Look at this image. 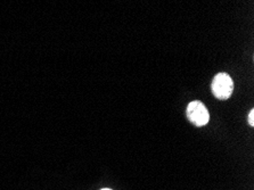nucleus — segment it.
<instances>
[{"instance_id": "1", "label": "nucleus", "mask_w": 254, "mask_h": 190, "mask_svg": "<svg viewBox=\"0 0 254 190\" xmlns=\"http://www.w3.org/2000/svg\"><path fill=\"white\" fill-rule=\"evenodd\" d=\"M211 90L213 96L219 100L229 99L234 91V81L232 76L225 72L218 73L211 83Z\"/></svg>"}, {"instance_id": "2", "label": "nucleus", "mask_w": 254, "mask_h": 190, "mask_svg": "<svg viewBox=\"0 0 254 190\" xmlns=\"http://www.w3.org/2000/svg\"><path fill=\"white\" fill-rule=\"evenodd\" d=\"M186 115L190 122L195 127H204L210 121L209 110L199 100H194L188 104Z\"/></svg>"}, {"instance_id": "3", "label": "nucleus", "mask_w": 254, "mask_h": 190, "mask_svg": "<svg viewBox=\"0 0 254 190\" xmlns=\"http://www.w3.org/2000/svg\"><path fill=\"white\" fill-rule=\"evenodd\" d=\"M249 124L251 127L254 126V110H251L249 113Z\"/></svg>"}, {"instance_id": "4", "label": "nucleus", "mask_w": 254, "mask_h": 190, "mask_svg": "<svg viewBox=\"0 0 254 190\" xmlns=\"http://www.w3.org/2000/svg\"><path fill=\"white\" fill-rule=\"evenodd\" d=\"M101 190H112V189H109V188H104V189H101Z\"/></svg>"}]
</instances>
